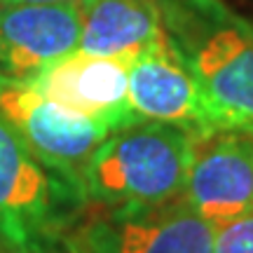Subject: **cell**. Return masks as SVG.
<instances>
[{
    "label": "cell",
    "mask_w": 253,
    "mask_h": 253,
    "mask_svg": "<svg viewBox=\"0 0 253 253\" xmlns=\"http://www.w3.org/2000/svg\"><path fill=\"white\" fill-rule=\"evenodd\" d=\"M162 33L197 80L216 131L253 134V26L223 0H155Z\"/></svg>",
    "instance_id": "cell-1"
},
{
    "label": "cell",
    "mask_w": 253,
    "mask_h": 253,
    "mask_svg": "<svg viewBox=\"0 0 253 253\" xmlns=\"http://www.w3.org/2000/svg\"><path fill=\"white\" fill-rule=\"evenodd\" d=\"M195 134L164 122H136L108 134L80 173L82 195L99 209H148L178 199Z\"/></svg>",
    "instance_id": "cell-2"
},
{
    "label": "cell",
    "mask_w": 253,
    "mask_h": 253,
    "mask_svg": "<svg viewBox=\"0 0 253 253\" xmlns=\"http://www.w3.org/2000/svg\"><path fill=\"white\" fill-rule=\"evenodd\" d=\"M82 199L0 115V242L14 253H47Z\"/></svg>",
    "instance_id": "cell-3"
},
{
    "label": "cell",
    "mask_w": 253,
    "mask_h": 253,
    "mask_svg": "<svg viewBox=\"0 0 253 253\" xmlns=\"http://www.w3.org/2000/svg\"><path fill=\"white\" fill-rule=\"evenodd\" d=\"M216 227L188 202L148 209H101L61 235L66 253H213Z\"/></svg>",
    "instance_id": "cell-4"
},
{
    "label": "cell",
    "mask_w": 253,
    "mask_h": 253,
    "mask_svg": "<svg viewBox=\"0 0 253 253\" xmlns=\"http://www.w3.org/2000/svg\"><path fill=\"white\" fill-rule=\"evenodd\" d=\"M0 115L17 129L28 148L82 190L80 173L89 155L110 131L108 125L63 108L38 89L31 80L0 73Z\"/></svg>",
    "instance_id": "cell-5"
},
{
    "label": "cell",
    "mask_w": 253,
    "mask_h": 253,
    "mask_svg": "<svg viewBox=\"0 0 253 253\" xmlns=\"http://www.w3.org/2000/svg\"><path fill=\"white\" fill-rule=\"evenodd\" d=\"M183 199L213 227L253 213V134H195Z\"/></svg>",
    "instance_id": "cell-6"
},
{
    "label": "cell",
    "mask_w": 253,
    "mask_h": 253,
    "mask_svg": "<svg viewBox=\"0 0 253 253\" xmlns=\"http://www.w3.org/2000/svg\"><path fill=\"white\" fill-rule=\"evenodd\" d=\"M129 106L138 122L176 125L192 134L216 131L207 96L164 36L129 63Z\"/></svg>",
    "instance_id": "cell-7"
},
{
    "label": "cell",
    "mask_w": 253,
    "mask_h": 253,
    "mask_svg": "<svg viewBox=\"0 0 253 253\" xmlns=\"http://www.w3.org/2000/svg\"><path fill=\"white\" fill-rule=\"evenodd\" d=\"M129 63L115 56L73 52L49 63L31 82L63 108L118 131L138 122L129 106Z\"/></svg>",
    "instance_id": "cell-8"
},
{
    "label": "cell",
    "mask_w": 253,
    "mask_h": 253,
    "mask_svg": "<svg viewBox=\"0 0 253 253\" xmlns=\"http://www.w3.org/2000/svg\"><path fill=\"white\" fill-rule=\"evenodd\" d=\"M78 2H0V73L31 80L49 63L78 52Z\"/></svg>",
    "instance_id": "cell-9"
},
{
    "label": "cell",
    "mask_w": 253,
    "mask_h": 253,
    "mask_svg": "<svg viewBox=\"0 0 253 253\" xmlns=\"http://www.w3.org/2000/svg\"><path fill=\"white\" fill-rule=\"evenodd\" d=\"M80 52L134 61L164 36L155 0H78Z\"/></svg>",
    "instance_id": "cell-10"
},
{
    "label": "cell",
    "mask_w": 253,
    "mask_h": 253,
    "mask_svg": "<svg viewBox=\"0 0 253 253\" xmlns=\"http://www.w3.org/2000/svg\"><path fill=\"white\" fill-rule=\"evenodd\" d=\"M213 253H253V213L218 225Z\"/></svg>",
    "instance_id": "cell-11"
},
{
    "label": "cell",
    "mask_w": 253,
    "mask_h": 253,
    "mask_svg": "<svg viewBox=\"0 0 253 253\" xmlns=\"http://www.w3.org/2000/svg\"><path fill=\"white\" fill-rule=\"evenodd\" d=\"M2 5H14V2H36V5H56V2H78V0H0Z\"/></svg>",
    "instance_id": "cell-12"
}]
</instances>
